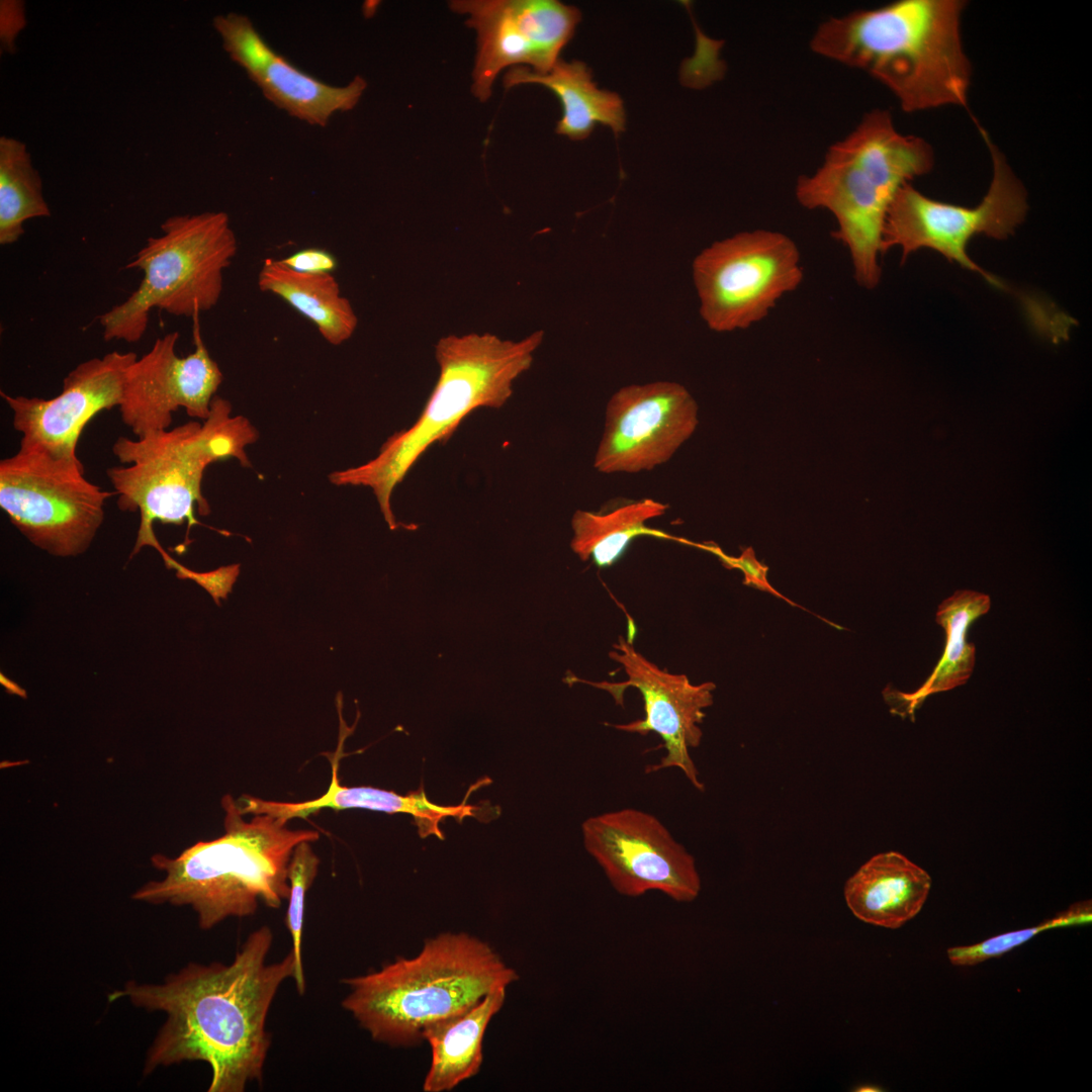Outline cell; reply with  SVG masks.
<instances>
[{
  "mask_svg": "<svg viewBox=\"0 0 1092 1092\" xmlns=\"http://www.w3.org/2000/svg\"><path fill=\"white\" fill-rule=\"evenodd\" d=\"M507 988L490 992L466 1011L436 1021L423 1031L432 1061L425 1092H446L475 1076L482 1064V1041L490 1019L502 1009Z\"/></svg>",
  "mask_w": 1092,
  "mask_h": 1092,
  "instance_id": "44dd1931",
  "label": "cell"
},
{
  "mask_svg": "<svg viewBox=\"0 0 1092 1092\" xmlns=\"http://www.w3.org/2000/svg\"><path fill=\"white\" fill-rule=\"evenodd\" d=\"M931 888L929 874L900 852L874 855L845 883L844 898L859 920L896 929L914 918Z\"/></svg>",
  "mask_w": 1092,
  "mask_h": 1092,
  "instance_id": "d6986e66",
  "label": "cell"
},
{
  "mask_svg": "<svg viewBox=\"0 0 1092 1092\" xmlns=\"http://www.w3.org/2000/svg\"><path fill=\"white\" fill-rule=\"evenodd\" d=\"M961 0H900L823 21L810 47L888 87L903 110L966 106L971 64L961 37Z\"/></svg>",
  "mask_w": 1092,
  "mask_h": 1092,
  "instance_id": "7a4b0ae2",
  "label": "cell"
},
{
  "mask_svg": "<svg viewBox=\"0 0 1092 1092\" xmlns=\"http://www.w3.org/2000/svg\"><path fill=\"white\" fill-rule=\"evenodd\" d=\"M258 437L250 421L233 417L231 402L217 395L203 424L190 421L134 440L118 437L112 452L127 466L108 468L107 477L118 494L119 510L141 516L132 554L146 545L162 551L153 532L155 521L178 526L187 523L188 535L191 527L199 524L194 505L201 516L210 513L201 490L206 467L229 458L251 466L245 447Z\"/></svg>",
  "mask_w": 1092,
  "mask_h": 1092,
  "instance_id": "52a82bcc",
  "label": "cell"
},
{
  "mask_svg": "<svg viewBox=\"0 0 1092 1092\" xmlns=\"http://www.w3.org/2000/svg\"><path fill=\"white\" fill-rule=\"evenodd\" d=\"M341 749L342 744L334 754V759H331V784L321 797L304 802L285 803L245 795L237 800L239 811L243 815L270 814L287 823L293 818H305L324 808L337 811L366 809L389 814L404 813L414 817L422 837L433 834L441 839L443 834L439 829V823L443 819L449 816L460 819L465 816H474L475 807L466 804L437 805L427 798L423 789L403 796L370 786H342L338 777Z\"/></svg>",
  "mask_w": 1092,
  "mask_h": 1092,
  "instance_id": "ac0fdd59",
  "label": "cell"
},
{
  "mask_svg": "<svg viewBox=\"0 0 1092 1092\" xmlns=\"http://www.w3.org/2000/svg\"><path fill=\"white\" fill-rule=\"evenodd\" d=\"M1091 910L1090 901L1078 902L1056 917L1038 925L998 934L972 945L950 947L947 949V958L954 966H975L1012 950L1044 930L1090 923L1092 920Z\"/></svg>",
  "mask_w": 1092,
  "mask_h": 1092,
  "instance_id": "4316f807",
  "label": "cell"
},
{
  "mask_svg": "<svg viewBox=\"0 0 1092 1092\" xmlns=\"http://www.w3.org/2000/svg\"><path fill=\"white\" fill-rule=\"evenodd\" d=\"M174 568L177 570L179 577L191 578L207 589L217 605L220 598H226L240 573V564L219 567L216 570L204 573L191 571L178 562Z\"/></svg>",
  "mask_w": 1092,
  "mask_h": 1092,
  "instance_id": "4dcf8cb0",
  "label": "cell"
},
{
  "mask_svg": "<svg viewBox=\"0 0 1092 1092\" xmlns=\"http://www.w3.org/2000/svg\"><path fill=\"white\" fill-rule=\"evenodd\" d=\"M280 261L292 270L309 274L333 273L338 266L335 256L322 248H305Z\"/></svg>",
  "mask_w": 1092,
  "mask_h": 1092,
  "instance_id": "1f68e13d",
  "label": "cell"
},
{
  "mask_svg": "<svg viewBox=\"0 0 1092 1092\" xmlns=\"http://www.w3.org/2000/svg\"><path fill=\"white\" fill-rule=\"evenodd\" d=\"M258 286L272 293L310 321L321 336L338 346L349 340L358 325L356 312L332 273L309 274L268 258L258 275Z\"/></svg>",
  "mask_w": 1092,
  "mask_h": 1092,
  "instance_id": "7402d4cb",
  "label": "cell"
},
{
  "mask_svg": "<svg viewBox=\"0 0 1092 1092\" xmlns=\"http://www.w3.org/2000/svg\"><path fill=\"white\" fill-rule=\"evenodd\" d=\"M51 215L42 182L24 143L0 138V244L11 245L30 218Z\"/></svg>",
  "mask_w": 1092,
  "mask_h": 1092,
  "instance_id": "484cf974",
  "label": "cell"
},
{
  "mask_svg": "<svg viewBox=\"0 0 1092 1092\" xmlns=\"http://www.w3.org/2000/svg\"><path fill=\"white\" fill-rule=\"evenodd\" d=\"M990 606L988 595L974 590H957L938 606L935 620L946 635L943 654L917 691L912 694L896 692L895 699L899 705L895 710L901 706V715L912 714L928 696L952 690L968 681L975 666L976 647L967 642V632L975 620L989 611Z\"/></svg>",
  "mask_w": 1092,
  "mask_h": 1092,
  "instance_id": "603a6c76",
  "label": "cell"
},
{
  "mask_svg": "<svg viewBox=\"0 0 1092 1092\" xmlns=\"http://www.w3.org/2000/svg\"><path fill=\"white\" fill-rule=\"evenodd\" d=\"M698 426V404L672 381L631 384L609 399L594 467L601 473H638L667 462Z\"/></svg>",
  "mask_w": 1092,
  "mask_h": 1092,
  "instance_id": "9a60e30c",
  "label": "cell"
},
{
  "mask_svg": "<svg viewBox=\"0 0 1092 1092\" xmlns=\"http://www.w3.org/2000/svg\"><path fill=\"white\" fill-rule=\"evenodd\" d=\"M979 129L993 163L992 181L982 201L975 207L956 205L925 196L910 183L903 185L887 212L882 253L900 248L904 262L913 252L930 249L1005 289L1002 282L970 259L967 248L977 235L996 240L1013 235L1027 211L1026 192L987 131L982 126Z\"/></svg>",
  "mask_w": 1092,
  "mask_h": 1092,
  "instance_id": "30bf717a",
  "label": "cell"
},
{
  "mask_svg": "<svg viewBox=\"0 0 1092 1092\" xmlns=\"http://www.w3.org/2000/svg\"><path fill=\"white\" fill-rule=\"evenodd\" d=\"M523 84H539L559 98L562 115L556 125L558 134L581 141L598 123L609 126L616 134L625 128L623 100L617 93L600 89L593 81L590 69L581 61L559 59L545 73L523 66L508 69L504 86L509 89Z\"/></svg>",
  "mask_w": 1092,
  "mask_h": 1092,
  "instance_id": "ffe728a7",
  "label": "cell"
},
{
  "mask_svg": "<svg viewBox=\"0 0 1092 1092\" xmlns=\"http://www.w3.org/2000/svg\"><path fill=\"white\" fill-rule=\"evenodd\" d=\"M712 551L718 555L719 559L722 561L725 567L737 568L742 571L744 575L743 583L745 585H750L759 590L769 593L788 602L793 607H798L809 612L807 609L789 600L771 586L766 576L768 567L763 565L756 559L755 552L752 547H747L743 549L739 557L727 556L719 548H717L716 550L712 549Z\"/></svg>",
  "mask_w": 1092,
  "mask_h": 1092,
  "instance_id": "f546056e",
  "label": "cell"
},
{
  "mask_svg": "<svg viewBox=\"0 0 1092 1092\" xmlns=\"http://www.w3.org/2000/svg\"><path fill=\"white\" fill-rule=\"evenodd\" d=\"M199 316L195 312L191 317L192 353L177 355L179 333L172 332L157 338L128 367L118 408L136 438L168 430L179 407L191 418L207 419L223 375L203 342Z\"/></svg>",
  "mask_w": 1092,
  "mask_h": 1092,
  "instance_id": "2e32d148",
  "label": "cell"
},
{
  "mask_svg": "<svg viewBox=\"0 0 1092 1092\" xmlns=\"http://www.w3.org/2000/svg\"><path fill=\"white\" fill-rule=\"evenodd\" d=\"M213 26L222 39L224 51L252 80L276 55L245 15L234 12L217 15Z\"/></svg>",
  "mask_w": 1092,
  "mask_h": 1092,
  "instance_id": "f1b7e54d",
  "label": "cell"
},
{
  "mask_svg": "<svg viewBox=\"0 0 1092 1092\" xmlns=\"http://www.w3.org/2000/svg\"><path fill=\"white\" fill-rule=\"evenodd\" d=\"M310 843V841H302L294 848L288 868L290 890L287 899L288 908L285 915V925L291 937V950L295 959L293 980L300 995L305 992L301 953L305 896L317 875L321 862Z\"/></svg>",
  "mask_w": 1092,
  "mask_h": 1092,
  "instance_id": "83f0119b",
  "label": "cell"
},
{
  "mask_svg": "<svg viewBox=\"0 0 1092 1092\" xmlns=\"http://www.w3.org/2000/svg\"><path fill=\"white\" fill-rule=\"evenodd\" d=\"M24 4L17 0L0 2V39L1 48L6 53H13L15 38L25 26Z\"/></svg>",
  "mask_w": 1092,
  "mask_h": 1092,
  "instance_id": "d6a6232c",
  "label": "cell"
},
{
  "mask_svg": "<svg viewBox=\"0 0 1092 1092\" xmlns=\"http://www.w3.org/2000/svg\"><path fill=\"white\" fill-rule=\"evenodd\" d=\"M272 943L273 932L261 926L230 964L190 963L161 983L128 981L108 995L109 1002L127 999L167 1015L147 1053L145 1075L198 1061L210 1067L208 1092H243L262 1080L271 1045L268 1013L282 983L295 973L292 950L268 963Z\"/></svg>",
  "mask_w": 1092,
  "mask_h": 1092,
  "instance_id": "6da1fadb",
  "label": "cell"
},
{
  "mask_svg": "<svg viewBox=\"0 0 1092 1092\" xmlns=\"http://www.w3.org/2000/svg\"><path fill=\"white\" fill-rule=\"evenodd\" d=\"M933 162L927 142L900 133L888 110L874 109L828 149L814 174L798 179V202L834 216L833 237L847 249L861 287L873 289L880 282L883 230L897 191L928 173Z\"/></svg>",
  "mask_w": 1092,
  "mask_h": 1092,
  "instance_id": "5b68a950",
  "label": "cell"
},
{
  "mask_svg": "<svg viewBox=\"0 0 1092 1092\" xmlns=\"http://www.w3.org/2000/svg\"><path fill=\"white\" fill-rule=\"evenodd\" d=\"M161 230L163 234L148 238L125 266L143 272L139 287L99 316L105 341H140L153 308L192 317L218 302L223 272L238 250L228 214L173 215Z\"/></svg>",
  "mask_w": 1092,
  "mask_h": 1092,
  "instance_id": "ba28073f",
  "label": "cell"
},
{
  "mask_svg": "<svg viewBox=\"0 0 1092 1092\" xmlns=\"http://www.w3.org/2000/svg\"><path fill=\"white\" fill-rule=\"evenodd\" d=\"M692 270L700 315L718 333L760 322L804 277L795 242L767 230L714 242L695 257Z\"/></svg>",
  "mask_w": 1092,
  "mask_h": 1092,
  "instance_id": "8fae6325",
  "label": "cell"
},
{
  "mask_svg": "<svg viewBox=\"0 0 1092 1092\" xmlns=\"http://www.w3.org/2000/svg\"><path fill=\"white\" fill-rule=\"evenodd\" d=\"M449 7L476 32L471 89L481 102L504 69L549 71L581 19L576 7L556 0H453Z\"/></svg>",
  "mask_w": 1092,
  "mask_h": 1092,
  "instance_id": "4fadbf2b",
  "label": "cell"
},
{
  "mask_svg": "<svg viewBox=\"0 0 1092 1092\" xmlns=\"http://www.w3.org/2000/svg\"><path fill=\"white\" fill-rule=\"evenodd\" d=\"M581 831L585 850L620 895L658 891L679 903L699 896L694 856L654 815L634 808L610 811L585 819Z\"/></svg>",
  "mask_w": 1092,
  "mask_h": 1092,
  "instance_id": "7c38bea8",
  "label": "cell"
},
{
  "mask_svg": "<svg viewBox=\"0 0 1092 1092\" xmlns=\"http://www.w3.org/2000/svg\"><path fill=\"white\" fill-rule=\"evenodd\" d=\"M668 506L652 498L629 502L607 513L577 510L571 519L572 551L599 567L613 565L637 536L648 534L646 523Z\"/></svg>",
  "mask_w": 1092,
  "mask_h": 1092,
  "instance_id": "d4e9b609",
  "label": "cell"
},
{
  "mask_svg": "<svg viewBox=\"0 0 1092 1092\" xmlns=\"http://www.w3.org/2000/svg\"><path fill=\"white\" fill-rule=\"evenodd\" d=\"M264 96L280 109L311 125L325 126L332 115L356 106L367 87L356 76L348 85H328L276 54L253 79Z\"/></svg>",
  "mask_w": 1092,
  "mask_h": 1092,
  "instance_id": "cb8c5ba5",
  "label": "cell"
},
{
  "mask_svg": "<svg viewBox=\"0 0 1092 1092\" xmlns=\"http://www.w3.org/2000/svg\"><path fill=\"white\" fill-rule=\"evenodd\" d=\"M112 493L84 476L79 459L19 445L0 461V507L29 542L58 557L85 552Z\"/></svg>",
  "mask_w": 1092,
  "mask_h": 1092,
  "instance_id": "9c48e42d",
  "label": "cell"
},
{
  "mask_svg": "<svg viewBox=\"0 0 1092 1092\" xmlns=\"http://www.w3.org/2000/svg\"><path fill=\"white\" fill-rule=\"evenodd\" d=\"M519 979L492 947L467 933H441L418 956L344 979L342 1005L378 1041L412 1046L430 1024L462 1013Z\"/></svg>",
  "mask_w": 1092,
  "mask_h": 1092,
  "instance_id": "8992f818",
  "label": "cell"
},
{
  "mask_svg": "<svg viewBox=\"0 0 1092 1092\" xmlns=\"http://www.w3.org/2000/svg\"><path fill=\"white\" fill-rule=\"evenodd\" d=\"M543 339L541 330L518 341L489 333L442 337L435 345L439 377L417 421L391 435L375 458L334 471L329 480L371 488L389 529L395 530L400 524L391 495L397 484L433 444L446 443L473 411L502 407L513 394L514 382L530 369Z\"/></svg>",
  "mask_w": 1092,
  "mask_h": 1092,
  "instance_id": "277c9868",
  "label": "cell"
},
{
  "mask_svg": "<svg viewBox=\"0 0 1092 1092\" xmlns=\"http://www.w3.org/2000/svg\"><path fill=\"white\" fill-rule=\"evenodd\" d=\"M613 647L609 656L623 667L627 675L625 681L595 682L575 676L566 677L565 681L584 682L606 691L620 706L624 705L625 690L630 687L637 689L643 699L645 717L611 726L642 736L650 732L658 734L666 753L657 764L649 766L646 771L676 767L698 791L704 792L705 786L699 779L690 749L701 743L703 732L700 724L706 716L704 710L713 704L715 684L707 681L693 685L685 674L660 669L639 653L630 639L619 637L618 643Z\"/></svg>",
  "mask_w": 1092,
  "mask_h": 1092,
  "instance_id": "5bb4252c",
  "label": "cell"
},
{
  "mask_svg": "<svg viewBox=\"0 0 1092 1092\" xmlns=\"http://www.w3.org/2000/svg\"><path fill=\"white\" fill-rule=\"evenodd\" d=\"M224 833L198 841L178 856L156 853L153 867L164 878L141 886L131 898L154 905L190 906L198 926L208 930L229 917L253 915L264 903L277 909L289 895L288 868L294 848L320 833L290 829L270 814L243 819L237 801L225 795Z\"/></svg>",
  "mask_w": 1092,
  "mask_h": 1092,
  "instance_id": "3957f363",
  "label": "cell"
},
{
  "mask_svg": "<svg viewBox=\"0 0 1092 1092\" xmlns=\"http://www.w3.org/2000/svg\"><path fill=\"white\" fill-rule=\"evenodd\" d=\"M138 359L134 352L113 351L83 361L63 380L61 392L50 399L0 395L12 412L20 445L55 457L79 459L77 445L85 426L104 410L118 406L125 374Z\"/></svg>",
  "mask_w": 1092,
  "mask_h": 1092,
  "instance_id": "e0dca14e",
  "label": "cell"
}]
</instances>
